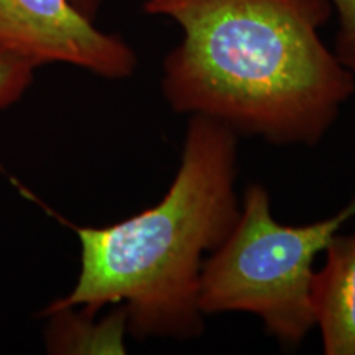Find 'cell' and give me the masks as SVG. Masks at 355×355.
<instances>
[{
	"instance_id": "3",
	"label": "cell",
	"mask_w": 355,
	"mask_h": 355,
	"mask_svg": "<svg viewBox=\"0 0 355 355\" xmlns=\"http://www.w3.org/2000/svg\"><path fill=\"white\" fill-rule=\"evenodd\" d=\"M352 217L355 199L324 220L279 224L268 191L248 184L237 222L202 263L201 313L255 314L266 334L285 347H298L316 326L311 295L314 260Z\"/></svg>"
},
{
	"instance_id": "5",
	"label": "cell",
	"mask_w": 355,
	"mask_h": 355,
	"mask_svg": "<svg viewBox=\"0 0 355 355\" xmlns=\"http://www.w3.org/2000/svg\"><path fill=\"white\" fill-rule=\"evenodd\" d=\"M314 273L313 308L326 355H355V234H336Z\"/></svg>"
},
{
	"instance_id": "6",
	"label": "cell",
	"mask_w": 355,
	"mask_h": 355,
	"mask_svg": "<svg viewBox=\"0 0 355 355\" xmlns=\"http://www.w3.org/2000/svg\"><path fill=\"white\" fill-rule=\"evenodd\" d=\"M97 313L68 308L46 313L51 318L48 347L58 354H125L123 337L127 314L121 306L104 321L96 322Z\"/></svg>"
},
{
	"instance_id": "1",
	"label": "cell",
	"mask_w": 355,
	"mask_h": 355,
	"mask_svg": "<svg viewBox=\"0 0 355 355\" xmlns=\"http://www.w3.org/2000/svg\"><path fill=\"white\" fill-rule=\"evenodd\" d=\"M144 10L183 30L162 78L178 114L275 145H316L355 92L319 35L329 0H146Z\"/></svg>"
},
{
	"instance_id": "4",
	"label": "cell",
	"mask_w": 355,
	"mask_h": 355,
	"mask_svg": "<svg viewBox=\"0 0 355 355\" xmlns=\"http://www.w3.org/2000/svg\"><path fill=\"white\" fill-rule=\"evenodd\" d=\"M0 50L35 68L61 63L105 79L132 76L139 64L125 40L97 28L71 0H0Z\"/></svg>"
},
{
	"instance_id": "8",
	"label": "cell",
	"mask_w": 355,
	"mask_h": 355,
	"mask_svg": "<svg viewBox=\"0 0 355 355\" xmlns=\"http://www.w3.org/2000/svg\"><path fill=\"white\" fill-rule=\"evenodd\" d=\"M339 19L336 56L355 76V0H329Z\"/></svg>"
},
{
	"instance_id": "9",
	"label": "cell",
	"mask_w": 355,
	"mask_h": 355,
	"mask_svg": "<svg viewBox=\"0 0 355 355\" xmlns=\"http://www.w3.org/2000/svg\"><path fill=\"white\" fill-rule=\"evenodd\" d=\"M71 3L89 20H94L104 0H71Z\"/></svg>"
},
{
	"instance_id": "7",
	"label": "cell",
	"mask_w": 355,
	"mask_h": 355,
	"mask_svg": "<svg viewBox=\"0 0 355 355\" xmlns=\"http://www.w3.org/2000/svg\"><path fill=\"white\" fill-rule=\"evenodd\" d=\"M35 71L32 63L0 50V110L10 107L28 91Z\"/></svg>"
},
{
	"instance_id": "2",
	"label": "cell",
	"mask_w": 355,
	"mask_h": 355,
	"mask_svg": "<svg viewBox=\"0 0 355 355\" xmlns=\"http://www.w3.org/2000/svg\"><path fill=\"white\" fill-rule=\"evenodd\" d=\"M237 133L191 115L175 180L155 206L105 227L64 222L79 241V275L43 314L122 306L137 339H196L204 332L199 279L206 257L237 222Z\"/></svg>"
}]
</instances>
